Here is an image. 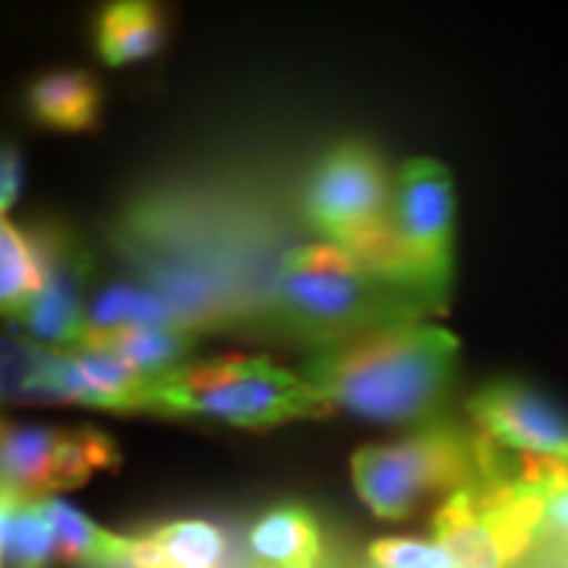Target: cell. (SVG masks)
<instances>
[{
    "label": "cell",
    "mask_w": 568,
    "mask_h": 568,
    "mask_svg": "<svg viewBox=\"0 0 568 568\" xmlns=\"http://www.w3.org/2000/svg\"><path fill=\"white\" fill-rule=\"evenodd\" d=\"M458 338L429 323H395L320 345L304 379L328 410L369 424H420L446 405L458 373Z\"/></svg>",
    "instance_id": "obj_1"
},
{
    "label": "cell",
    "mask_w": 568,
    "mask_h": 568,
    "mask_svg": "<svg viewBox=\"0 0 568 568\" xmlns=\"http://www.w3.org/2000/svg\"><path fill=\"white\" fill-rule=\"evenodd\" d=\"M275 301L282 320L310 342L332 345L373 328L417 323L424 306L379 282L335 244L294 246L278 272Z\"/></svg>",
    "instance_id": "obj_2"
},
{
    "label": "cell",
    "mask_w": 568,
    "mask_h": 568,
    "mask_svg": "<svg viewBox=\"0 0 568 568\" xmlns=\"http://www.w3.org/2000/svg\"><path fill=\"white\" fill-rule=\"evenodd\" d=\"M149 414L200 417L219 424L265 429V426L323 417L328 405L304 376L265 357H215L183 364L152 379Z\"/></svg>",
    "instance_id": "obj_3"
},
{
    "label": "cell",
    "mask_w": 568,
    "mask_h": 568,
    "mask_svg": "<svg viewBox=\"0 0 568 568\" xmlns=\"http://www.w3.org/2000/svg\"><path fill=\"white\" fill-rule=\"evenodd\" d=\"M484 436L436 420L388 446H366L351 458V477L364 506L386 521H405L436 496L484 480Z\"/></svg>",
    "instance_id": "obj_4"
},
{
    "label": "cell",
    "mask_w": 568,
    "mask_h": 568,
    "mask_svg": "<svg viewBox=\"0 0 568 568\" xmlns=\"http://www.w3.org/2000/svg\"><path fill=\"white\" fill-rule=\"evenodd\" d=\"M433 537L458 568H508L540 528V499L506 477H484L443 499Z\"/></svg>",
    "instance_id": "obj_5"
},
{
    "label": "cell",
    "mask_w": 568,
    "mask_h": 568,
    "mask_svg": "<svg viewBox=\"0 0 568 568\" xmlns=\"http://www.w3.org/2000/svg\"><path fill=\"white\" fill-rule=\"evenodd\" d=\"M304 215L335 246L392 215V186L379 152L364 140L332 145L306 181Z\"/></svg>",
    "instance_id": "obj_6"
},
{
    "label": "cell",
    "mask_w": 568,
    "mask_h": 568,
    "mask_svg": "<svg viewBox=\"0 0 568 568\" xmlns=\"http://www.w3.org/2000/svg\"><path fill=\"white\" fill-rule=\"evenodd\" d=\"M26 237L39 260L41 291L29 306V313L22 316V328L36 345L73 354L85 342V328H89L85 323L89 313L82 306L89 256L77 241V234L54 219H39Z\"/></svg>",
    "instance_id": "obj_7"
},
{
    "label": "cell",
    "mask_w": 568,
    "mask_h": 568,
    "mask_svg": "<svg viewBox=\"0 0 568 568\" xmlns=\"http://www.w3.org/2000/svg\"><path fill=\"white\" fill-rule=\"evenodd\" d=\"M392 215L429 291L439 304H446L455 272V183L446 164L433 159H410L402 164L395 178Z\"/></svg>",
    "instance_id": "obj_8"
},
{
    "label": "cell",
    "mask_w": 568,
    "mask_h": 568,
    "mask_svg": "<svg viewBox=\"0 0 568 568\" xmlns=\"http://www.w3.org/2000/svg\"><path fill=\"white\" fill-rule=\"evenodd\" d=\"M474 429L506 452L568 467V410L540 388L518 379H496L467 402Z\"/></svg>",
    "instance_id": "obj_9"
},
{
    "label": "cell",
    "mask_w": 568,
    "mask_h": 568,
    "mask_svg": "<svg viewBox=\"0 0 568 568\" xmlns=\"http://www.w3.org/2000/svg\"><path fill=\"white\" fill-rule=\"evenodd\" d=\"M152 379L108 351H73L63 361L67 405L95 407L111 414H149Z\"/></svg>",
    "instance_id": "obj_10"
},
{
    "label": "cell",
    "mask_w": 568,
    "mask_h": 568,
    "mask_svg": "<svg viewBox=\"0 0 568 568\" xmlns=\"http://www.w3.org/2000/svg\"><path fill=\"white\" fill-rule=\"evenodd\" d=\"M26 114L44 130L92 133L102 123V85L82 67L44 70L26 85Z\"/></svg>",
    "instance_id": "obj_11"
},
{
    "label": "cell",
    "mask_w": 568,
    "mask_h": 568,
    "mask_svg": "<svg viewBox=\"0 0 568 568\" xmlns=\"http://www.w3.org/2000/svg\"><path fill=\"white\" fill-rule=\"evenodd\" d=\"M63 426L7 424L0 429V487L13 499L41 503L54 493Z\"/></svg>",
    "instance_id": "obj_12"
},
{
    "label": "cell",
    "mask_w": 568,
    "mask_h": 568,
    "mask_svg": "<svg viewBox=\"0 0 568 568\" xmlns=\"http://www.w3.org/2000/svg\"><path fill=\"white\" fill-rule=\"evenodd\" d=\"M227 537L205 518H178L126 537L123 566L130 568H219Z\"/></svg>",
    "instance_id": "obj_13"
},
{
    "label": "cell",
    "mask_w": 568,
    "mask_h": 568,
    "mask_svg": "<svg viewBox=\"0 0 568 568\" xmlns=\"http://www.w3.org/2000/svg\"><path fill=\"white\" fill-rule=\"evenodd\" d=\"M92 39H95V54L108 67L152 61L168 44V17L159 3L118 0L99 10Z\"/></svg>",
    "instance_id": "obj_14"
},
{
    "label": "cell",
    "mask_w": 568,
    "mask_h": 568,
    "mask_svg": "<svg viewBox=\"0 0 568 568\" xmlns=\"http://www.w3.org/2000/svg\"><path fill=\"white\" fill-rule=\"evenodd\" d=\"M250 552L263 568H323V528L306 506L282 503L250 528Z\"/></svg>",
    "instance_id": "obj_15"
},
{
    "label": "cell",
    "mask_w": 568,
    "mask_h": 568,
    "mask_svg": "<svg viewBox=\"0 0 568 568\" xmlns=\"http://www.w3.org/2000/svg\"><path fill=\"white\" fill-rule=\"evenodd\" d=\"M67 354L36 342L0 335V402L10 405H67L63 398Z\"/></svg>",
    "instance_id": "obj_16"
},
{
    "label": "cell",
    "mask_w": 568,
    "mask_h": 568,
    "mask_svg": "<svg viewBox=\"0 0 568 568\" xmlns=\"http://www.w3.org/2000/svg\"><path fill=\"white\" fill-rule=\"evenodd\" d=\"M196 347V338L181 325H152V328H118L102 335H85L80 351H108L130 364L136 373L159 379L183 366V357Z\"/></svg>",
    "instance_id": "obj_17"
},
{
    "label": "cell",
    "mask_w": 568,
    "mask_h": 568,
    "mask_svg": "<svg viewBox=\"0 0 568 568\" xmlns=\"http://www.w3.org/2000/svg\"><path fill=\"white\" fill-rule=\"evenodd\" d=\"M58 562V540L41 503L0 499V568H51Z\"/></svg>",
    "instance_id": "obj_18"
},
{
    "label": "cell",
    "mask_w": 568,
    "mask_h": 568,
    "mask_svg": "<svg viewBox=\"0 0 568 568\" xmlns=\"http://www.w3.org/2000/svg\"><path fill=\"white\" fill-rule=\"evenodd\" d=\"M44 511L51 518L58 540V562L67 566H123L126 537L99 528L85 511L63 503L58 496L44 499Z\"/></svg>",
    "instance_id": "obj_19"
},
{
    "label": "cell",
    "mask_w": 568,
    "mask_h": 568,
    "mask_svg": "<svg viewBox=\"0 0 568 568\" xmlns=\"http://www.w3.org/2000/svg\"><path fill=\"white\" fill-rule=\"evenodd\" d=\"M41 291V272L29 237L0 215V320L22 323Z\"/></svg>",
    "instance_id": "obj_20"
},
{
    "label": "cell",
    "mask_w": 568,
    "mask_h": 568,
    "mask_svg": "<svg viewBox=\"0 0 568 568\" xmlns=\"http://www.w3.org/2000/svg\"><path fill=\"white\" fill-rule=\"evenodd\" d=\"M174 310L159 291H145L133 284H111L89 306L85 335H102L118 328H152V325H174Z\"/></svg>",
    "instance_id": "obj_21"
},
{
    "label": "cell",
    "mask_w": 568,
    "mask_h": 568,
    "mask_svg": "<svg viewBox=\"0 0 568 568\" xmlns=\"http://www.w3.org/2000/svg\"><path fill=\"white\" fill-rule=\"evenodd\" d=\"M121 465V448L114 436L95 426H63L61 455L54 467V493L82 487L89 477Z\"/></svg>",
    "instance_id": "obj_22"
},
{
    "label": "cell",
    "mask_w": 568,
    "mask_h": 568,
    "mask_svg": "<svg viewBox=\"0 0 568 568\" xmlns=\"http://www.w3.org/2000/svg\"><path fill=\"white\" fill-rule=\"evenodd\" d=\"M496 477L528 487L540 499V528L537 530H544L549 540L568 547V467L518 455V470L499 467Z\"/></svg>",
    "instance_id": "obj_23"
},
{
    "label": "cell",
    "mask_w": 568,
    "mask_h": 568,
    "mask_svg": "<svg viewBox=\"0 0 568 568\" xmlns=\"http://www.w3.org/2000/svg\"><path fill=\"white\" fill-rule=\"evenodd\" d=\"M373 568H458L446 547L433 540H410V537H383L366 549Z\"/></svg>",
    "instance_id": "obj_24"
},
{
    "label": "cell",
    "mask_w": 568,
    "mask_h": 568,
    "mask_svg": "<svg viewBox=\"0 0 568 568\" xmlns=\"http://www.w3.org/2000/svg\"><path fill=\"white\" fill-rule=\"evenodd\" d=\"M22 190V152L17 142L0 140V212L17 203Z\"/></svg>",
    "instance_id": "obj_25"
},
{
    "label": "cell",
    "mask_w": 568,
    "mask_h": 568,
    "mask_svg": "<svg viewBox=\"0 0 568 568\" xmlns=\"http://www.w3.org/2000/svg\"><path fill=\"white\" fill-rule=\"evenodd\" d=\"M3 496H7V493H3V487H0V499H3Z\"/></svg>",
    "instance_id": "obj_26"
},
{
    "label": "cell",
    "mask_w": 568,
    "mask_h": 568,
    "mask_svg": "<svg viewBox=\"0 0 568 568\" xmlns=\"http://www.w3.org/2000/svg\"><path fill=\"white\" fill-rule=\"evenodd\" d=\"M3 426H7V420H0V429H3Z\"/></svg>",
    "instance_id": "obj_27"
},
{
    "label": "cell",
    "mask_w": 568,
    "mask_h": 568,
    "mask_svg": "<svg viewBox=\"0 0 568 568\" xmlns=\"http://www.w3.org/2000/svg\"><path fill=\"white\" fill-rule=\"evenodd\" d=\"M369 568H373V566H369Z\"/></svg>",
    "instance_id": "obj_28"
}]
</instances>
